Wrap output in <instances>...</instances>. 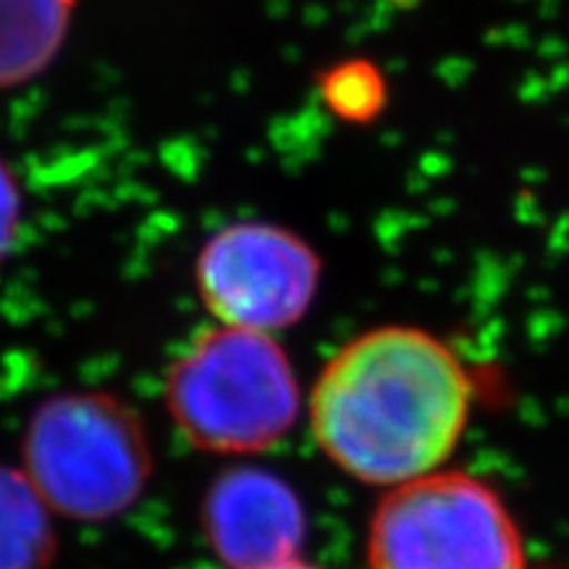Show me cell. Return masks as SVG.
Segmentation results:
<instances>
[{
	"label": "cell",
	"mask_w": 569,
	"mask_h": 569,
	"mask_svg": "<svg viewBox=\"0 0 569 569\" xmlns=\"http://www.w3.org/2000/svg\"><path fill=\"white\" fill-rule=\"evenodd\" d=\"M472 380L451 346L409 325L361 332L327 361L309 422L330 461L369 486L438 472L459 446Z\"/></svg>",
	"instance_id": "1"
},
{
	"label": "cell",
	"mask_w": 569,
	"mask_h": 569,
	"mask_svg": "<svg viewBox=\"0 0 569 569\" xmlns=\"http://www.w3.org/2000/svg\"><path fill=\"white\" fill-rule=\"evenodd\" d=\"M167 407L193 446L246 457L288 436L301 390L274 336L213 325L169 369Z\"/></svg>",
	"instance_id": "2"
},
{
	"label": "cell",
	"mask_w": 569,
	"mask_h": 569,
	"mask_svg": "<svg viewBox=\"0 0 569 569\" xmlns=\"http://www.w3.org/2000/svg\"><path fill=\"white\" fill-rule=\"evenodd\" d=\"M151 472L146 432L109 396L74 393L42 403L24 436V475L48 509L74 519L124 511Z\"/></svg>",
	"instance_id": "3"
},
{
	"label": "cell",
	"mask_w": 569,
	"mask_h": 569,
	"mask_svg": "<svg viewBox=\"0 0 569 569\" xmlns=\"http://www.w3.org/2000/svg\"><path fill=\"white\" fill-rule=\"evenodd\" d=\"M367 559L369 569H528L501 496L443 469L388 490L369 525Z\"/></svg>",
	"instance_id": "4"
},
{
	"label": "cell",
	"mask_w": 569,
	"mask_h": 569,
	"mask_svg": "<svg viewBox=\"0 0 569 569\" xmlns=\"http://www.w3.org/2000/svg\"><path fill=\"white\" fill-rule=\"evenodd\" d=\"M319 282L322 259L315 246L261 219L217 230L196 259V288L213 322L264 336L301 322Z\"/></svg>",
	"instance_id": "5"
},
{
	"label": "cell",
	"mask_w": 569,
	"mask_h": 569,
	"mask_svg": "<svg viewBox=\"0 0 569 569\" xmlns=\"http://www.w3.org/2000/svg\"><path fill=\"white\" fill-rule=\"evenodd\" d=\"M211 549L232 569H264L296 559L306 519L293 488L261 469H234L206 501Z\"/></svg>",
	"instance_id": "6"
},
{
	"label": "cell",
	"mask_w": 569,
	"mask_h": 569,
	"mask_svg": "<svg viewBox=\"0 0 569 569\" xmlns=\"http://www.w3.org/2000/svg\"><path fill=\"white\" fill-rule=\"evenodd\" d=\"M77 0H0V92L38 80L59 59Z\"/></svg>",
	"instance_id": "7"
},
{
	"label": "cell",
	"mask_w": 569,
	"mask_h": 569,
	"mask_svg": "<svg viewBox=\"0 0 569 569\" xmlns=\"http://www.w3.org/2000/svg\"><path fill=\"white\" fill-rule=\"evenodd\" d=\"M51 509L21 469L0 467V569H48Z\"/></svg>",
	"instance_id": "8"
},
{
	"label": "cell",
	"mask_w": 569,
	"mask_h": 569,
	"mask_svg": "<svg viewBox=\"0 0 569 569\" xmlns=\"http://www.w3.org/2000/svg\"><path fill=\"white\" fill-rule=\"evenodd\" d=\"M319 96L340 122L369 124L386 111L388 82L375 61L348 59L319 74Z\"/></svg>",
	"instance_id": "9"
},
{
	"label": "cell",
	"mask_w": 569,
	"mask_h": 569,
	"mask_svg": "<svg viewBox=\"0 0 569 569\" xmlns=\"http://www.w3.org/2000/svg\"><path fill=\"white\" fill-rule=\"evenodd\" d=\"M21 230V184L13 169L0 159V264L13 251Z\"/></svg>",
	"instance_id": "10"
},
{
	"label": "cell",
	"mask_w": 569,
	"mask_h": 569,
	"mask_svg": "<svg viewBox=\"0 0 569 569\" xmlns=\"http://www.w3.org/2000/svg\"><path fill=\"white\" fill-rule=\"evenodd\" d=\"M264 569H319V567H311V565H303V561H298V559H290V561H282V565H272Z\"/></svg>",
	"instance_id": "11"
}]
</instances>
